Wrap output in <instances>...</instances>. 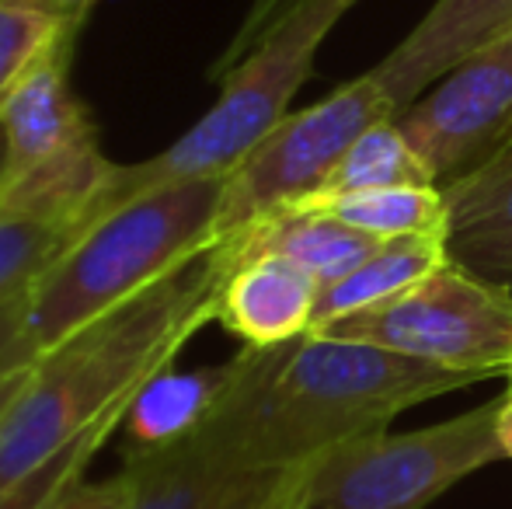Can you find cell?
<instances>
[{
	"mask_svg": "<svg viewBox=\"0 0 512 509\" xmlns=\"http://www.w3.org/2000/svg\"><path fill=\"white\" fill-rule=\"evenodd\" d=\"M81 21L53 0H0V116L25 77L60 42L77 35Z\"/></svg>",
	"mask_w": 512,
	"mask_h": 509,
	"instance_id": "20",
	"label": "cell"
},
{
	"mask_svg": "<svg viewBox=\"0 0 512 509\" xmlns=\"http://www.w3.org/2000/svg\"><path fill=\"white\" fill-rule=\"evenodd\" d=\"M241 370L244 353H237L234 360L220 363V367L189 370V374H175L168 367L157 377H150L133 394L126 419L119 426L126 433V461L157 454V450L175 447V443L189 440L192 433H199L209 422V415L234 391Z\"/></svg>",
	"mask_w": 512,
	"mask_h": 509,
	"instance_id": "16",
	"label": "cell"
},
{
	"mask_svg": "<svg viewBox=\"0 0 512 509\" xmlns=\"http://www.w3.org/2000/svg\"><path fill=\"white\" fill-rule=\"evenodd\" d=\"M223 178L154 185L77 234L60 262L28 293L25 318L0 360V374L32 367L70 332L213 248Z\"/></svg>",
	"mask_w": 512,
	"mask_h": 509,
	"instance_id": "3",
	"label": "cell"
},
{
	"mask_svg": "<svg viewBox=\"0 0 512 509\" xmlns=\"http://www.w3.org/2000/svg\"><path fill=\"white\" fill-rule=\"evenodd\" d=\"M317 279L283 255H258L227 272L216 297V321L244 349H272L304 339L314 325Z\"/></svg>",
	"mask_w": 512,
	"mask_h": 509,
	"instance_id": "12",
	"label": "cell"
},
{
	"mask_svg": "<svg viewBox=\"0 0 512 509\" xmlns=\"http://www.w3.org/2000/svg\"><path fill=\"white\" fill-rule=\"evenodd\" d=\"M446 196V252L474 276L512 290V133Z\"/></svg>",
	"mask_w": 512,
	"mask_h": 509,
	"instance_id": "11",
	"label": "cell"
},
{
	"mask_svg": "<svg viewBox=\"0 0 512 509\" xmlns=\"http://www.w3.org/2000/svg\"><path fill=\"white\" fill-rule=\"evenodd\" d=\"M300 489H304V485H300ZM297 499H300V492H297V496H293V499H290V503H286L283 509H297Z\"/></svg>",
	"mask_w": 512,
	"mask_h": 509,
	"instance_id": "29",
	"label": "cell"
},
{
	"mask_svg": "<svg viewBox=\"0 0 512 509\" xmlns=\"http://www.w3.org/2000/svg\"><path fill=\"white\" fill-rule=\"evenodd\" d=\"M126 509H283L300 492L304 468H251L206 429L157 454L126 461Z\"/></svg>",
	"mask_w": 512,
	"mask_h": 509,
	"instance_id": "9",
	"label": "cell"
},
{
	"mask_svg": "<svg viewBox=\"0 0 512 509\" xmlns=\"http://www.w3.org/2000/svg\"><path fill=\"white\" fill-rule=\"evenodd\" d=\"M380 245H384L380 238L342 224L331 213L310 210V206H283V210L248 224L244 231L216 241L213 252L220 258L223 272L258 255H283L300 269H307L317 279V286H328L356 269Z\"/></svg>",
	"mask_w": 512,
	"mask_h": 509,
	"instance_id": "14",
	"label": "cell"
},
{
	"mask_svg": "<svg viewBox=\"0 0 512 509\" xmlns=\"http://www.w3.org/2000/svg\"><path fill=\"white\" fill-rule=\"evenodd\" d=\"M398 116V102L373 67L310 109L286 116L223 178L216 241L244 231L283 206L310 199L328 182L359 133Z\"/></svg>",
	"mask_w": 512,
	"mask_h": 509,
	"instance_id": "7",
	"label": "cell"
},
{
	"mask_svg": "<svg viewBox=\"0 0 512 509\" xmlns=\"http://www.w3.org/2000/svg\"><path fill=\"white\" fill-rule=\"evenodd\" d=\"M499 443H502V457L512 461V394H506V405L499 415Z\"/></svg>",
	"mask_w": 512,
	"mask_h": 509,
	"instance_id": "27",
	"label": "cell"
},
{
	"mask_svg": "<svg viewBox=\"0 0 512 509\" xmlns=\"http://www.w3.org/2000/svg\"><path fill=\"white\" fill-rule=\"evenodd\" d=\"M241 353V377L203 429L251 468H304L342 443L384 433L411 405L474 384L471 374L328 335Z\"/></svg>",
	"mask_w": 512,
	"mask_h": 509,
	"instance_id": "1",
	"label": "cell"
},
{
	"mask_svg": "<svg viewBox=\"0 0 512 509\" xmlns=\"http://www.w3.org/2000/svg\"><path fill=\"white\" fill-rule=\"evenodd\" d=\"M405 185H439V178L429 168V161L415 150V143L408 140L398 119H384L352 140V147L335 164L328 182L310 199H331L370 189H405Z\"/></svg>",
	"mask_w": 512,
	"mask_h": 509,
	"instance_id": "18",
	"label": "cell"
},
{
	"mask_svg": "<svg viewBox=\"0 0 512 509\" xmlns=\"http://www.w3.org/2000/svg\"><path fill=\"white\" fill-rule=\"evenodd\" d=\"M119 164L98 147V133L74 140L70 147L14 171L0 185V217L53 227L63 234H84L105 217L108 192Z\"/></svg>",
	"mask_w": 512,
	"mask_h": 509,
	"instance_id": "10",
	"label": "cell"
},
{
	"mask_svg": "<svg viewBox=\"0 0 512 509\" xmlns=\"http://www.w3.org/2000/svg\"><path fill=\"white\" fill-rule=\"evenodd\" d=\"M439 185L467 175L512 133V28L481 42L398 116Z\"/></svg>",
	"mask_w": 512,
	"mask_h": 509,
	"instance_id": "8",
	"label": "cell"
},
{
	"mask_svg": "<svg viewBox=\"0 0 512 509\" xmlns=\"http://www.w3.org/2000/svg\"><path fill=\"white\" fill-rule=\"evenodd\" d=\"M506 394L411 433H373L307 464L297 509H429L467 475L502 461Z\"/></svg>",
	"mask_w": 512,
	"mask_h": 509,
	"instance_id": "5",
	"label": "cell"
},
{
	"mask_svg": "<svg viewBox=\"0 0 512 509\" xmlns=\"http://www.w3.org/2000/svg\"><path fill=\"white\" fill-rule=\"evenodd\" d=\"M450 262L446 252V234H405V238H391L366 255L352 272L342 279L321 286L314 304V325L310 332H321L331 321H342L349 314H359L366 307H377L391 300L394 293L408 290L432 269ZM307 332V335H310Z\"/></svg>",
	"mask_w": 512,
	"mask_h": 509,
	"instance_id": "17",
	"label": "cell"
},
{
	"mask_svg": "<svg viewBox=\"0 0 512 509\" xmlns=\"http://www.w3.org/2000/svg\"><path fill=\"white\" fill-rule=\"evenodd\" d=\"M356 4L359 0H304L293 7L248 56L216 77L220 98L189 133L147 161L119 164L105 213L154 185L230 175L290 116L286 109L314 70L317 49Z\"/></svg>",
	"mask_w": 512,
	"mask_h": 509,
	"instance_id": "4",
	"label": "cell"
},
{
	"mask_svg": "<svg viewBox=\"0 0 512 509\" xmlns=\"http://www.w3.org/2000/svg\"><path fill=\"white\" fill-rule=\"evenodd\" d=\"M509 394H512V367H509Z\"/></svg>",
	"mask_w": 512,
	"mask_h": 509,
	"instance_id": "30",
	"label": "cell"
},
{
	"mask_svg": "<svg viewBox=\"0 0 512 509\" xmlns=\"http://www.w3.org/2000/svg\"><path fill=\"white\" fill-rule=\"evenodd\" d=\"M227 279L213 248L70 332L28 367L0 419V496L171 367L209 321Z\"/></svg>",
	"mask_w": 512,
	"mask_h": 509,
	"instance_id": "2",
	"label": "cell"
},
{
	"mask_svg": "<svg viewBox=\"0 0 512 509\" xmlns=\"http://www.w3.org/2000/svg\"><path fill=\"white\" fill-rule=\"evenodd\" d=\"M129 408V405H126ZM126 408L112 412L98 426H91L84 436H77L74 443L53 454L49 461H42L35 471H28L21 482H14L11 489L0 496V509H60L63 499L84 482V471H88L91 457L112 440V433L126 419Z\"/></svg>",
	"mask_w": 512,
	"mask_h": 509,
	"instance_id": "21",
	"label": "cell"
},
{
	"mask_svg": "<svg viewBox=\"0 0 512 509\" xmlns=\"http://www.w3.org/2000/svg\"><path fill=\"white\" fill-rule=\"evenodd\" d=\"M25 377H28V367L25 370H11V374H0V419H4V412L11 408V401L18 398Z\"/></svg>",
	"mask_w": 512,
	"mask_h": 509,
	"instance_id": "26",
	"label": "cell"
},
{
	"mask_svg": "<svg viewBox=\"0 0 512 509\" xmlns=\"http://www.w3.org/2000/svg\"><path fill=\"white\" fill-rule=\"evenodd\" d=\"M304 0H251L248 14H244L241 28H237V35L230 39V46L223 49V56L216 60V67L209 70V77H220L227 67H234L241 56H248L251 49L258 46V42L265 39V35L272 32V28L279 25V21L286 18V14L293 11V7H300Z\"/></svg>",
	"mask_w": 512,
	"mask_h": 509,
	"instance_id": "23",
	"label": "cell"
},
{
	"mask_svg": "<svg viewBox=\"0 0 512 509\" xmlns=\"http://www.w3.org/2000/svg\"><path fill=\"white\" fill-rule=\"evenodd\" d=\"M129 506V478L122 471L119 478H108V482H81L60 509H126Z\"/></svg>",
	"mask_w": 512,
	"mask_h": 509,
	"instance_id": "24",
	"label": "cell"
},
{
	"mask_svg": "<svg viewBox=\"0 0 512 509\" xmlns=\"http://www.w3.org/2000/svg\"><path fill=\"white\" fill-rule=\"evenodd\" d=\"M310 335L373 342L485 381L512 367V290L450 258L384 304Z\"/></svg>",
	"mask_w": 512,
	"mask_h": 509,
	"instance_id": "6",
	"label": "cell"
},
{
	"mask_svg": "<svg viewBox=\"0 0 512 509\" xmlns=\"http://www.w3.org/2000/svg\"><path fill=\"white\" fill-rule=\"evenodd\" d=\"M74 241V234L53 227L0 217V307L32 293Z\"/></svg>",
	"mask_w": 512,
	"mask_h": 509,
	"instance_id": "22",
	"label": "cell"
},
{
	"mask_svg": "<svg viewBox=\"0 0 512 509\" xmlns=\"http://www.w3.org/2000/svg\"><path fill=\"white\" fill-rule=\"evenodd\" d=\"M506 28H512V0H436L373 70L405 112L446 70Z\"/></svg>",
	"mask_w": 512,
	"mask_h": 509,
	"instance_id": "13",
	"label": "cell"
},
{
	"mask_svg": "<svg viewBox=\"0 0 512 509\" xmlns=\"http://www.w3.org/2000/svg\"><path fill=\"white\" fill-rule=\"evenodd\" d=\"M7 178V133H4V123H0V185Z\"/></svg>",
	"mask_w": 512,
	"mask_h": 509,
	"instance_id": "28",
	"label": "cell"
},
{
	"mask_svg": "<svg viewBox=\"0 0 512 509\" xmlns=\"http://www.w3.org/2000/svg\"><path fill=\"white\" fill-rule=\"evenodd\" d=\"M74 39L53 49L7 102L4 133H7V175L32 168L35 161L70 147L88 133H98L81 98L70 91V56Z\"/></svg>",
	"mask_w": 512,
	"mask_h": 509,
	"instance_id": "15",
	"label": "cell"
},
{
	"mask_svg": "<svg viewBox=\"0 0 512 509\" xmlns=\"http://www.w3.org/2000/svg\"><path fill=\"white\" fill-rule=\"evenodd\" d=\"M310 210L331 213L342 224L373 234L380 241L405 234H446V196L439 185H405V189H370L331 199H307Z\"/></svg>",
	"mask_w": 512,
	"mask_h": 509,
	"instance_id": "19",
	"label": "cell"
},
{
	"mask_svg": "<svg viewBox=\"0 0 512 509\" xmlns=\"http://www.w3.org/2000/svg\"><path fill=\"white\" fill-rule=\"evenodd\" d=\"M25 304H28V293L18 300H11V304L0 307V360H4V353L11 349L14 335H18L21 328V318H25Z\"/></svg>",
	"mask_w": 512,
	"mask_h": 509,
	"instance_id": "25",
	"label": "cell"
}]
</instances>
